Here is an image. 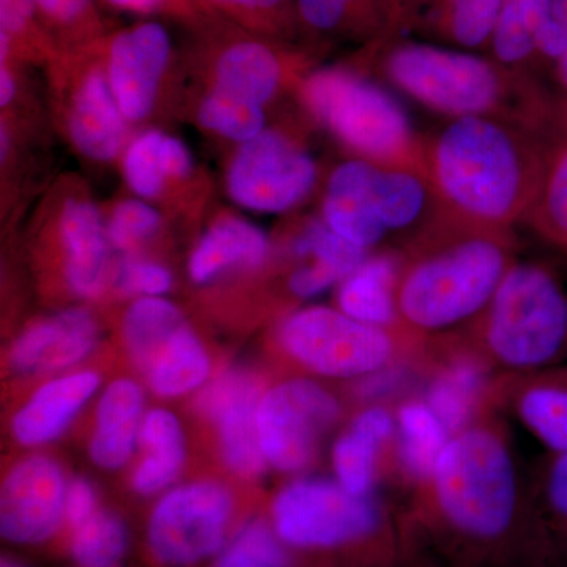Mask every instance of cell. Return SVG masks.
I'll return each instance as SVG.
<instances>
[{
    "label": "cell",
    "mask_w": 567,
    "mask_h": 567,
    "mask_svg": "<svg viewBox=\"0 0 567 567\" xmlns=\"http://www.w3.org/2000/svg\"><path fill=\"white\" fill-rule=\"evenodd\" d=\"M543 167L529 163L517 137L487 115L454 118L432 148L442 196L470 218L488 224L505 223L535 200Z\"/></svg>",
    "instance_id": "cell-1"
},
{
    "label": "cell",
    "mask_w": 567,
    "mask_h": 567,
    "mask_svg": "<svg viewBox=\"0 0 567 567\" xmlns=\"http://www.w3.org/2000/svg\"><path fill=\"white\" fill-rule=\"evenodd\" d=\"M429 484L447 524L475 539H495L516 516L518 477L503 436L487 425H468L451 436Z\"/></svg>",
    "instance_id": "cell-2"
},
{
    "label": "cell",
    "mask_w": 567,
    "mask_h": 567,
    "mask_svg": "<svg viewBox=\"0 0 567 567\" xmlns=\"http://www.w3.org/2000/svg\"><path fill=\"white\" fill-rule=\"evenodd\" d=\"M509 260L499 241L470 237L417 260L399 279V317L415 330H450L486 312Z\"/></svg>",
    "instance_id": "cell-3"
},
{
    "label": "cell",
    "mask_w": 567,
    "mask_h": 567,
    "mask_svg": "<svg viewBox=\"0 0 567 567\" xmlns=\"http://www.w3.org/2000/svg\"><path fill=\"white\" fill-rule=\"evenodd\" d=\"M484 341L496 363L544 371L567 354V290L550 267L509 265L486 311Z\"/></svg>",
    "instance_id": "cell-4"
},
{
    "label": "cell",
    "mask_w": 567,
    "mask_h": 567,
    "mask_svg": "<svg viewBox=\"0 0 567 567\" xmlns=\"http://www.w3.org/2000/svg\"><path fill=\"white\" fill-rule=\"evenodd\" d=\"M320 122L365 158L394 166L412 148V123L402 104L372 82L342 70H322L305 84Z\"/></svg>",
    "instance_id": "cell-5"
},
{
    "label": "cell",
    "mask_w": 567,
    "mask_h": 567,
    "mask_svg": "<svg viewBox=\"0 0 567 567\" xmlns=\"http://www.w3.org/2000/svg\"><path fill=\"white\" fill-rule=\"evenodd\" d=\"M279 341L295 363L330 379H364L393 364L398 352L390 330L328 306H309L287 317Z\"/></svg>",
    "instance_id": "cell-6"
},
{
    "label": "cell",
    "mask_w": 567,
    "mask_h": 567,
    "mask_svg": "<svg viewBox=\"0 0 567 567\" xmlns=\"http://www.w3.org/2000/svg\"><path fill=\"white\" fill-rule=\"evenodd\" d=\"M386 73L406 95L454 118L486 115L503 91L495 66L484 59L431 44L399 47Z\"/></svg>",
    "instance_id": "cell-7"
},
{
    "label": "cell",
    "mask_w": 567,
    "mask_h": 567,
    "mask_svg": "<svg viewBox=\"0 0 567 567\" xmlns=\"http://www.w3.org/2000/svg\"><path fill=\"white\" fill-rule=\"evenodd\" d=\"M271 522L286 546L334 548L374 535L382 513L374 495H354L336 480L298 477L276 495Z\"/></svg>",
    "instance_id": "cell-8"
},
{
    "label": "cell",
    "mask_w": 567,
    "mask_h": 567,
    "mask_svg": "<svg viewBox=\"0 0 567 567\" xmlns=\"http://www.w3.org/2000/svg\"><path fill=\"white\" fill-rule=\"evenodd\" d=\"M339 415L338 399L315 380L290 379L265 391L257 410L265 461L279 472H301Z\"/></svg>",
    "instance_id": "cell-9"
},
{
    "label": "cell",
    "mask_w": 567,
    "mask_h": 567,
    "mask_svg": "<svg viewBox=\"0 0 567 567\" xmlns=\"http://www.w3.org/2000/svg\"><path fill=\"white\" fill-rule=\"evenodd\" d=\"M234 498L218 481H196L167 492L148 520V546L167 566H192L223 547Z\"/></svg>",
    "instance_id": "cell-10"
},
{
    "label": "cell",
    "mask_w": 567,
    "mask_h": 567,
    "mask_svg": "<svg viewBox=\"0 0 567 567\" xmlns=\"http://www.w3.org/2000/svg\"><path fill=\"white\" fill-rule=\"evenodd\" d=\"M316 182L311 155L284 134L265 130L235 153L227 192L235 204L248 210L284 213L306 199Z\"/></svg>",
    "instance_id": "cell-11"
},
{
    "label": "cell",
    "mask_w": 567,
    "mask_h": 567,
    "mask_svg": "<svg viewBox=\"0 0 567 567\" xmlns=\"http://www.w3.org/2000/svg\"><path fill=\"white\" fill-rule=\"evenodd\" d=\"M65 476L48 456L18 462L3 481L0 532L14 544H39L54 535L65 517Z\"/></svg>",
    "instance_id": "cell-12"
},
{
    "label": "cell",
    "mask_w": 567,
    "mask_h": 567,
    "mask_svg": "<svg viewBox=\"0 0 567 567\" xmlns=\"http://www.w3.org/2000/svg\"><path fill=\"white\" fill-rule=\"evenodd\" d=\"M171 52L169 33L158 22H141L111 40L107 81L126 121L141 122L151 114Z\"/></svg>",
    "instance_id": "cell-13"
},
{
    "label": "cell",
    "mask_w": 567,
    "mask_h": 567,
    "mask_svg": "<svg viewBox=\"0 0 567 567\" xmlns=\"http://www.w3.org/2000/svg\"><path fill=\"white\" fill-rule=\"evenodd\" d=\"M262 395L256 377L229 371L208 383L197 401L200 412L218 425L227 466L244 477L259 475L267 465L257 432V410Z\"/></svg>",
    "instance_id": "cell-14"
},
{
    "label": "cell",
    "mask_w": 567,
    "mask_h": 567,
    "mask_svg": "<svg viewBox=\"0 0 567 567\" xmlns=\"http://www.w3.org/2000/svg\"><path fill=\"white\" fill-rule=\"evenodd\" d=\"M99 324L87 309L74 308L22 331L10 352L20 374H47L80 363L95 349Z\"/></svg>",
    "instance_id": "cell-15"
},
{
    "label": "cell",
    "mask_w": 567,
    "mask_h": 567,
    "mask_svg": "<svg viewBox=\"0 0 567 567\" xmlns=\"http://www.w3.org/2000/svg\"><path fill=\"white\" fill-rule=\"evenodd\" d=\"M123 118L107 74L102 69L89 71L71 100L69 132L74 147L92 162H112L125 136Z\"/></svg>",
    "instance_id": "cell-16"
},
{
    "label": "cell",
    "mask_w": 567,
    "mask_h": 567,
    "mask_svg": "<svg viewBox=\"0 0 567 567\" xmlns=\"http://www.w3.org/2000/svg\"><path fill=\"white\" fill-rule=\"evenodd\" d=\"M99 386L100 377L91 371L74 372L44 383L14 415L11 424L14 439L24 446L51 443L91 401Z\"/></svg>",
    "instance_id": "cell-17"
},
{
    "label": "cell",
    "mask_w": 567,
    "mask_h": 567,
    "mask_svg": "<svg viewBox=\"0 0 567 567\" xmlns=\"http://www.w3.org/2000/svg\"><path fill=\"white\" fill-rule=\"evenodd\" d=\"M61 237L70 289L82 298L99 297L106 284L110 251L102 213L89 200H69L61 215Z\"/></svg>",
    "instance_id": "cell-18"
},
{
    "label": "cell",
    "mask_w": 567,
    "mask_h": 567,
    "mask_svg": "<svg viewBox=\"0 0 567 567\" xmlns=\"http://www.w3.org/2000/svg\"><path fill=\"white\" fill-rule=\"evenodd\" d=\"M395 436V415L383 405H368L336 440L331 461L336 481L354 495H372L380 451Z\"/></svg>",
    "instance_id": "cell-19"
},
{
    "label": "cell",
    "mask_w": 567,
    "mask_h": 567,
    "mask_svg": "<svg viewBox=\"0 0 567 567\" xmlns=\"http://www.w3.org/2000/svg\"><path fill=\"white\" fill-rule=\"evenodd\" d=\"M342 164L388 233L406 229L423 216L427 188L412 171L365 159Z\"/></svg>",
    "instance_id": "cell-20"
},
{
    "label": "cell",
    "mask_w": 567,
    "mask_h": 567,
    "mask_svg": "<svg viewBox=\"0 0 567 567\" xmlns=\"http://www.w3.org/2000/svg\"><path fill=\"white\" fill-rule=\"evenodd\" d=\"M270 254V241L256 224L226 216L200 238L189 259V276L196 284L212 282L230 270L259 268Z\"/></svg>",
    "instance_id": "cell-21"
},
{
    "label": "cell",
    "mask_w": 567,
    "mask_h": 567,
    "mask_svg": "<svg viewBox=\"0 0 567 567\" xmlns=\"http://www.w3.org/2000/svg\"><path fill=\"white\" fill-rule=\"evenodd\" d=\"M144 391L130 379L112 382L96 406L91 457L104 470L122 468L140 442L144 420Z\"/></svg>",
    "instance_id": "cell-22"
},
{
    "label": "cell",
    "mask_w": 567,
    "mask_h": 567,
    "mask_svg": "<svg viewBox=\"0 0 567 567\" xmlns=\"http://www.w3.org/2000/svg\"><path fill=\"white\" fill-rule=\"evenodd\" d=\"M281 76V62L270 47L256 40L237 41L216 62L215 91L264 107L274 99Z\"/></svg>",
    "instance_id": "cell-23"
},
{
    "label": "cell",
    "mask_w": 567,
    "mask_h": 567,
    "mask_svg": "<svg viewBox=\"0 0 567 567\" xmlns=\"http://www.w3.org/2000/svg\"><path fill=\"white\" fill-rule=\"evenodd\" d=\"M399 279L393 257L368 256L339 284L338 309L358 322L388 330L399 319Z\"/></svg>",
    "instance_id": "cell-24"
},
{
    "label": "cell",
    "mask_w": 567,
    "mask_h": 567,
    "mask_svg": "<svg viewBox=\"0 0 567 567\" xmlns=\"http://www.w3.org/2000/svg\"><path fill=\"white\" fill-rule=\"evenodd\" d=\"M522 425L551 454L567 453V368L535 372L516 394Z\"/></svg>",
    "instance_id": "cell-25"
},
{
    "label": "cell",
    "mask_w": 567,
    "mask_h": 567,
    "mask_svg": "<svg viewBox=\"0 0 567 567\" xmlns=\"http://www.w3.org/2000/svg\"><path fill=\"white\" fill-rule=\"evenodd\" d=\"M486 385V364L473 354H457L436 371L424 401L454 435L472 425Z\"/></svg>",
    "instance_id": "cell-26"
},
{
    "label": "cell",
    "mask_w": 567,
    "mask_h": 567,
    "mask_svg": "<svg viewBox=\"0 0 567 567\" xmlns=\"http://www.w3.org/2000/svg\"><path fill=\"white\" fill-rule=\"evenodd\" d=\"M140 442L147 456L134 470V491L141 495L158 494L177 480L185 464L186 443L181 421L169 410H152L142 420Z\"/></svg>",
    "instance_id": "cell-27"
},
{
    "label": "cell",
    "mask_w": 567,
    "mask_h": 567,
    "mask_svg": "<svg viewBox=\"0 0 567 567\" xmlns=\"http://www.w3.org/2000/svg\"><path fill=\"white\" fill-rule=\"evenodd\" d=\"M451 434L424 399H412L395 412L399 465L412 480H431Z\"/></svg>",
    "instance_id": "cell-28"
},
{
    "label": "cell",
    "mask_w": 567,
    "mask_h": 567,
    "mask_svg": "<svg viewBox=\"0 0 567 567\" xmlns=\"http://www.w3.org/2000/svg\"><path fill=\"white\" fill-rule=\"evenodd\" d=\"M148 386L159 398H181L207 382L210 360L188 324L174 336L144 371Z\"/></svg>",
    "instance_id": "cell-29"
},
{
    "label": "cell",
    "mask_w": 567,
    "mask_h": 567,
    "mask_svg": "<svg viewBox=\"0 0 567 567\" xmlns=\"http://www.w3.org/2000/svg\"><path fill=\"white\" fill-rule=\"evenodd\" d=\"M185 324L181 309L162 297L140 298L123 317V339L142 372Z\"/></svg>",
    "instance_id": "cell-30"
},
{
    "label": "cell",
    "mask_w": 567,
    "mask_h": 567,
    "mask_svg": "<svg viewBox=\"0 0 567 567\" xmlns=\"http://www.w3.org/2000/svg\"><path fill=\"white\" fill-rule=\"evenodd\" d=\"M554 3L555 0H505L491 37L495 58L514 65L536 54L540 32L554 14Z\"/></svg>",
    "instance_id": "cell-31"
},
{
    "label": "cell",
    "mask_w": 567,
    "mask_h": 567,
    "mask_svg": "<svg viewBox=\"0 0 567 567\" xmlns=\"http://www.w3.org/2000/svg\"><path fill=\"white\" fill-rule=\"evenodd\" d=\"M533 204L540 233L567 252V132L544 159Z\"/></svg>",
    "instance_id": "cell-32"
},
{
    "label": "cell",
    "mask_w": 567,
    "mask_h": 567,
    "mask_svg": "<svg viewBox=\"0 0 567 567\" xmlns=\"http://www.w3.org/2000/svg\"><path fill=\"white\" fill-rule=\"evenodd\" d=\"M128 547V532L121 517L96 513L74 528L71 555L81 567H114Z\"/></svg>",
    "instance_id": "cell-33"
},
{
    "label": "cell",
    "mask_w": 567,
    "mask_h": 567,
    "mask_svg": "<svg viewBox=\"0 0 567 567\" xmlns=\"http://www.w3.org/2000/svg\"><path fill=\"white\" fill-rule=\"evenodd\" d=\"M197 118L204 128L240 144L265 132L262 106L240 102L216 91L205 96L197 112Z\"/></svg>",
    "instance_id": "cell-34"
},
{
    "label": "cell",
    "mask_w": 567,
    "mask_h": 567,
    "mask_svg": "<svg viewBox=\"0 0 567 567\" xmlns=\"http://www.w3.org/2000/svg\"><path fill=\"white\" fill-rule=\"evenodd\" d=\"M286 544L264 520H249L238 529L216 559L215 567H289Z\"/></svg>",
    "instance_id": "cell-35"
},
{
    "label": "cell",
    "mask_w": 567,
    "mask_h": 567,
    "mask_svg": "<svg viewBox=\"0 0 567 567\" xmlns=\"http://www.w3.org/2000/svg\"><path fill=\"white\" fill-rule=\"evenodd\" d=\"M292 251L301 259L330 268L342 281L368 259V251L336 235L323 221L309 224L295 238Z\"/></svg>",
    "instance_id": "cell-36"
},
{
    "label": "cell",
    "mask_w": 567,
    "mask_h": 567,
    "mask_svg": "<svg viewBox=\"0 0 567 567\" xmlns=\"http://www.w3.org/2000/svg\"><path fill=\"white\" fill-rule=\"evenodd\" d=\"M163 140L162 132L148 130L140 134L126 148L123 175L130 189L142 199L159 196L166 183L162 164Z\"/></svg>",
    "instance_id": "cell-37"
},
{
    "label": "cell",
    "mask_w": 567,
    "mask_h": 567,
    "mask_svg": "<svg viewBox=\"0 0 567 567\" xmlns=\"http://www.w3.org/2000/svg\"><path fill=\"white\" fill-rule=\"evenodd\" d=\"M162 216L144 200H123L115 205L107 221L110 244L121 251H130L158 233Z\"/></svg>",
    "instance_id": "cell-38"
},
{
    "label": "cell",
    "mask_w": 567,
    "mask_h": 567,
    "mask_svg": "<svg viewBox=\"0 0 567 567\" xmlns=\"http://www.w3.org/2000/svg\"><path fill=\"white\" fill-rule=\"evenodd\" d=\"M505 0H450L451 32L458 44L477 48L491 39Z\"/></svg>",
    "instance_id": "cell-39"
},
{
    "label": "cell",
    "mask_w": 567,
    "mask_h": 567,
    "mask_svg": "<svg viewBox=\"0 0 567 567\" xmlns=\"http://www.w3.org/2000/svg\"><path fill=\"white\" fill-rule=\"evenodd\" d=\"M173 274L166 267L148 260H130L121 268L118 287L122 292L141 298L163 297L173 287Z\"/></svg>",
    "instance_id": "cell-40"
},
{
    "label": "cell",
    "mask_w": 567,
    "mask_h": 567,
    "mask_svg": "<svg viewBox=\"0 0 567 567\" xmlns=\"http://www.w3.org/2000/svg\"><path fill=\"white\" fill-rule=\"evenodd\" d=\"M544 496L551 517L567 529V453L551 454L544 477Z\"/></svg>",
    "instance_id": "cell-41"
},
{
    "label": "cell",
    "mask_w": 567,
    "mask_h": 567,
    "mask_svg": "<svg viewBox=\"0 0 567 567\" xmlns=\"http://www.w3.org/2000/svg\"><path fill=\"white\" fill-rule=\"evenodd\" d=\"M342 279L334 274L330 268L323 267V265L311 262L300 265L297 270L290 275L289 287L293 295L298 298H316L336 284H341Z\"/></svg>",
    "instance_id": "cell-42"
},
{
    "label": "cell",
    "mask_w": 567,
    "mask_h": 567,
    "mask_svg": "<svg viewBox=\"0 0 567 567\" xmlns=\"http://www.w3.org/2000/svg\"><path fill=\"white\" fill-rule=\"evenodd\" d=\"M33 2L37 10L58 28H81L92 18V0H33Z\"/></svg>",
    "instance_id": "cell-43"
},
{
    "label": "cell",
    "mask_w": 567,
    "mask_h": 567,
    "mask_svg": "<svg viewBox=\"0 0 567 567\" xmlns=\"http://www.w3.org/2000/svg\"><path fill=\"white\" fill-rule=\"evenodd\" d=\"M96 494L92 484L85 480H73L66 486L65 518L71 527L78 528L95 516Z\"/></svg>",
    "instance_id": "cell-44"
},
{
    "label": "cell",
    "mask_w": 567,
    "mask_h": 567,
    "mask_svg": "<svg viewBox=\"0 0 567 567\" xmlns=\"http://www.w3.org/2000/svg\"><path fill=\"white\" fill-rule=\"evenodd\" d=\"M409 375L405 369L394 368V364L380 369L374 374L358 380V393L368 401H380L390 398L404 388Z\"/></svg>",
    "instance_id": "cell-45"
},
{
    "label": "cell",
    "mask_w": 567,
    "mask_h": 567,
    "mask_svg": "<svg viewBox=\"0 0 567 567\" xmlns=\"http://www.w3.org/2000/svg\"><path fill=\"white\" fill-rule=\"evenodd\" d=\"M301 18L312 28L330 31L344 20L349 0H297Z\"/></svg>",
    "instance_id": "cell-46"
},
{
    "label": "cell",
    "mask_w": 567,
    "mask_h": 567,
    "mask_svg": "<svg viewBox=\"0 0 567 567\" xmlns=\"http://www.w3.org/2000/svg\"><path fill=\"white\" fill-rule=\"evenodd\" d=\"M37 11L33 0H0V33L9 37L11 47L18 37L31 29Z\"/></svg>",
    "instance_id": "cell-47"
},
{
    "label": "cell",
    "mask_w": 567,
    "mask_h": 567,
    "mask_svg": "<svg viewBox=\"0 0 567 567\" xmlns=\"http://www.w3.org/2000/svg\"><path fill=\"white\" fill-rule=\"evenodd\" d=\"M192 152L178 137L164 136L162 164L167 178H185L193 173Z\"/></svg>",
    "instance_id": "cell-48"
},
{
    "label": "cell",
    "mask_w": 567,
    "mask_h": 567,
    "mask_svg": "<svg viewBox=\"0 0 567 567\" xmlns=\"http://www.w3.org/2000/svg\"><path fill=\"white\" fill-rule=\"evenodd\" d=\"M554 13L561 24L563 37H565V50H563L557 65L554 66L555 76H557L558 84L567 92V0H555Z\"/></svg>",
    "instance_id": "cell-49"
},
{
    "label": "cell",
    "mask_w": 567,
    "mask_h": 567,
    "mask_svg": "<svg viewBox=\"0 0 567 567\" xmlns=\"http://www.w3.org/2000/svg\"><path fill=\"white\" fill-rule=\"evenodd\" d=\"M226 9L246 11V13H265L278 9L284 0H213Z\"/></svg>",
    "instance_id": "cell-50"
},
{
    "label": "cell",
    "mask_w": 567,
    "mask_h": 567,
    "mask_svg": "<svg viewBox=\"0 0 567 567\" xmlns=\"http://www.w3.org/2000/svg\"><path fill=\"white\" fill-rule=\"evenodd\" d=\"M14 95H17V82H14L11 71L2 65V71H0V103L2 106L13 102Z\"/></svg>",
    "instance_id": "cell-51"
},
{
    "label": "cell",
    "mask_w": 567,
    "mask_h": 567,
    "mask_svg": "<svg viewBox=\"0 0 567 567\" xmlns=\"http://www.w3.org/2000/svg\"><path fill=\"white\" fill-rule=\"evenodd\" d=\"M111 6L117 7L122 10L141 11V13H148L158 9L163 0H107Z\"/></svg>",
    "instance_id": "cell-52"
},
{
    "label": "cell",
    "mask_w": 567,
    "mask_h": 567,
    "mask_svg": "<svg viewBox=\"0 0 567 567\" xmlns=\"http://www.w3.org/2000/svg\"><path fill=\"white\" fill-rule=\"evenodd\" d=\"M0 141H2V159L6 158V153L9 152V134L6 133V126H2V134H0Z\"/></svg>",
    "instance_id": "cell-53"
},
{
    "label": "cell",
    "mask_w": 567,
    "mask_h": 567,
    "mask_svg": "<svg viewBox=\"0 0 567 567\" xmlns=\"http://www.w3.org/2000/svg\"><path fill=\"white\" fill-rule=\"evenodd\" d=\"M2 567H20V566L14 565V563L3 561V563H2Z\"/></svg>",
    "instance_id": "cell-54"
},
{
    "label": "cell",
    "mask_w": 567,
    "mask_h": 567,
    "mask_svg": "<svg viewBox=\"0 0 567 567\" xmlns=\"http://www.w3.org/2000/svg\"><path fill=\"white\" fill-rule=\"evenodd\" d=\"M349 2H357V0H349Z\"/></svg>",
    "instance_id": "cell-55"
}]
</instances>
